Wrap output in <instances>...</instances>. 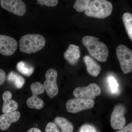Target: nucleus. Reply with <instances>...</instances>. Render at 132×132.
<instances>
[{"label":"nucleus","mask_w":132,"mask_h":132,"mask_svg":"<svg viewBox=\"0 0 132 132\" xmlns=\"http://www.w3.org/2000/svg\"><path fill=\"white\" fill-rule=\"evenodd\" d=\"M16 68L20 73L27 76L31 75L34 70L33 66L24 61L19 62L16 65Z\"/></svg>","instance_id":"nucleus-19"},{"label":"nucleus","mask_w":132,"mask_h":132,"mask_svg":"<svg viewBox=\"0 0 132 132\" xmlns=\"http://www.w3.org/2000/svg\"><path fill=\"white\" fill-rule=\"evenodd\" d=\"M80 132H97L94 127L90 124L82 125L80 129Z\"/></svg>","instance_id":"nucleus-23"},{"label":"nucleus","mask_w":132,"mask_h":132,"mask_svg":"<svg viewBox=\"0 0 132 132\" xmlns=\"http://www.w3.org/2000/svg\"><path fill=\"white\" fill-rule=\"evenodd\" d=\"M94 104V101L92 99L76 98L70 99L67 102L66 108L69 112L76 113L92 108Z\"/></svg>","instance_id":"nucleus-5"},{"label":"nucleus","mask_w":132,"mask_h":132,"mask_svg":"<svg viewBox=\"0 0 132 132\" xmlns=\"http://www.w3.org/2000/svg\"><path fill=\"white\" fill-rule=\"evenodd\" d=\"M45 132H60L56 124L53 122L48 123L45 129Z\"/></svg>","instance_id":"nucleus-22"},{"label":"nucleus","mask_w":132,"mask_h":132,"mask_svg":"<svg viewBox=\"0 0 132 132\" xmlns=\"http://www.w3.org/2000/svg\"><path fill=\"white\" fill-rule=\"evenodd\" d=\"M12 97V94L9 91H6L3 93L2 95L3 103L2 108L3 113L12 112L18 109V104L15 101L11 100Z\"/></svg>","instance_id":"nucleus-14"},{"label":"nucleus","mask_w":132,"mask_h":132,"mask_svg":"<svg viewBox=\"0 0 132 132\" xmlns=\"http://www.w3.org/2000/svg\"><path fill=\"white\" fill-rule=\"evenodd\" d=\"M125 107L122 104H117L114 107L110 119V123L113 129L120 130L125 127Z\"/></svg>","instance_id":"nucleus-9"},{"label":"nucleus","mask_w":132,"mask_h":132,"mask_svg":"<svg viewBox=\"0 0 132 132\" xmlns=\"http://www.w3.org/2000/svg\"><path fill=\"white\" fill-rule=\"evenodd\" d=\"M83 60L86 66L87 71L88 73L93 77H97L101 71V68L100 65L89 55L84 56Z\"/></svg>","instance_id":"nucleus-15"},{"label":"nucleus","mask_w":132,"mask_h":132,"mask_svg":"<svg viewBox=\"0 0 132 132\" xmlns=\"http://www.w3.org/2000/svg\"><path fill=\"white\" fill-rule=\"evenodd\" d=\"M1 6L7 11L15 15L22 16L26 13L27 6L22 1L20 0H1Z\"/></svg>","instance_id":"nucleus-10"},{"label":"nucleus","mask_w":132,"mask_h":132,"mask_svg":"<svg viewBox=\"0 0 132 132\" xmlns=\"http://www.w3.org/2000/svg\"><path fill=\"white\" fill-rule=\"evenodd\" d=\"M122 19L128 35L132 40V14L128 12L123 14Z\"/></svg>","instance_id":"nucleus-18"},{"label":"nucleus","mask_w":132,"mask_h":132,"mask_svg":"<svg viewBox=\"0 0 132 132\" xmlns=\"http://www.w3.org/2000/svg\"><path fill=\"white\" fill-rule=\"evenodd\" d=\"M90 0H76L73 5V8L77 12H85L87 8Z\"/></svg>","instance_id":"nucleus-20"},{"label":"nucleus","mask_w":132,"mask_h":132,"mask_svg":"<svg viewBox=\"0 0 132 132\" xmlns=\"http://www.w3.org/2000/svg\"><path fill=\"white\" fill-rule=\"evenodd\" d=\"M112 10V4L110 2L106 0H90L85 13L89 17L103 19L110 15Z\"/></svg>","instance_id":"nucleus-3"},{"label":"nucleus","mask_w":132,"mask_h":132,"mask_svg":"<svg viewBox=\"0 0 132 132\" xmlns=\"http://www.w3.org/2000/svg\"><path fill=\"white\" fill-rule=\"evenodd\" d=\"M116 132H132V123H130Z\"/></svg>","instance_id":"nucleus-25"},{"label":"nucleus","mask_w":132,"mask_h":132,"mask_svg":"<svg viewBox=\"0 0 132 132\" xmlns=\"http://www.w3.org/2000/svg\"><path fill=\"white\" fill-rule=\"evenodd\" d=\"M18 43L14 38L0 35V53L5 56H10L17 49Z\"/></svg>","instance_id":"nucleus-11"},{"label":"nucleus","mask_w":132,"mask_h":132,"mask_svg":"<svg viewBox=\"0 0 132 132\" xmlns=\"http://www.w3.org/2000/svg\"><path fill=\"white\" fill-rule=\"evenodd\" d=\"M54 123L60 128L61 132L73 131V126L72 124L64 117H56L54 119Z\"/></svg>","instance_id":"nucleus-16"},{"label":"nucleus","mask_w":132,"mask_h":132,"mask_svg":"<svg viewBox=\"0 0 132 132\" xmlns=\"http://www.w3.org/2000/svg\"><path fill=\"white\" fill-rule=\"evenodd\" d=\"M27 132H41L40 129L36 128H32L29 129Z\"/></svg>","instance_id":"nucleus-27"},{"label":"nucleus","mask_w":132,"mask_h":132,"mask_svg":"<svg viewBox=\"0 0 132 132\" xmlns=\"http://www.w3.org/2000/svg\"><path fill=\"white\" fill-rule=\"evenodd\" d=\"M109 85L111 90L113 93H116L118 90V84L114 78L113 77H110L109 79Z\"/></svg>","instance_id":"nucleus-24"},{"label":"nucleus","mask_w":132,"mask_h":132,"mask_svg":"<svg viewBox=\"0 0 132 132\" xmlns=\"http://www.w3.org/2000/svg\"><path fill=\"white\" fill-rule=\"evenodd\" d=\"M57 71L54 69H48L45 74L46 80L43 86L48 95L51 98L57 96L59 93L57 83Z\"/></svg>","instance_id":"nucleus-7"},{"label":"nucleus","mask_w":132,"mask_h":132,"mask_svg":"<svg viewBox=\"0 0 132 132\" xmlns=\"http://www.w3.org/2000/svg\"><path fill=\"white\" fill-rule=\"evenodd\" d=\"M37 4L40 6L45 5L48 7H54L56 6L59 1L57 0H38Z\"/></svg>","instance_id":"nucleus-21"},{"label":"nucleus","mask_w":132,"mask_h":132,"mask_svg":"<svg viewBox=\"0 0 132 132\" xmlns=\"http://www.w3.org/2000/svg\"><path fill=\"white\" fill-rule=\"evenodd\" d=\"M30 88L33 95L27 100V105L31 109H41L44 106V102L38 95L44 93L45 90L43 85L39 82H34L31 84Z\"/></svg>","instance_id":"nucleus-6"},{"label":"nucleus","mask_w":132,"mask_h":132,"mask_svg":"<svg viewBox=\"0 0 132 132\" xmlns=\"http://www.w3.org/2000/svg\"><path fill=\"white\" fill-rule=\"evenodd\" d=\"M116 54L123 73L126 74L131 72L132 50L125 45H120L116 48Z\"/></svg>","instance_id":"nucleus-4"},{"label":"nucleus","mask_w":132,"mask_h":132,"mask_svg":"<svg viewBox=\"0 0 132 132\" xmlns=\"http://www.w3.org/2000/svg\"><path fill=\"white\" fill-rule=\"evenodd\" d=\"M45 38L39 34L26 35L19 41L21 52L28 54L40 51L45 46Z\"/></svg>","instance_id":"nucleus-2"},{"label":"nucleus","mask_w":132,"mask_h":132,"mask_svg":"<svg viewBox=\"0 0 132 132\" xmlns=\"http://www.w3.org/2000/svg\"><path fill=\"white\" fill-rule=\"evenodd\" d=\"M20 116V112L17 111L0 116V129L3 131L7 130L12 123L19 120Z\"/></svg>","instance_id":"nucleus-12"},{"label":"nucleus","mask_w":132,"mask_h":132,"mask_svg":"<svg viewBox=\"0 0 132 132\" xmlns=\"http://www.w3.org/2000/svg\"><path fill=\"white\" fill-rule=\"evenodd\" d=\"M7 79L9 82L17 88H21L24 86L25 79L22 76L14 71H11L8 75Z\"/></svg>","instance_id":"nucleus-17"},{"label":"nucleus","mask_w":132,"mask_h":132,"mask_svg":"<svg viewBox=\"0 0 132 132\" xmlns=\"http://www.w3.org/2000/svg\"><path fill=\"white\" fill-rule=\"evenodd\" d=\"M100 39L91 36H86L82 39L83 45L86 48L90 55L101 62L106 61L109 54L107 46Z\"/></svg>","instance_id":"nucleus-1"},{"label":"nucleus","mask_w":132,"mask_h":132,"mask_svg":"<svg viewBox=\"0 0 132 132\" xmlns=\"http://www.w3.org/2000/svg\"><path fill=\"white\" fill-rule=\"evenodd\" d=\"M80 55L79 47L73 44H70L64 53V56L69 64L75 65L78 63Z\"/></svg>","instance_id":"nucleus-13"},{"label":"nucleus","mask_w":132,"mask_h":132,"mask_svg":"<svg viewBox=\"0 0 132 132\" xmlns=\"http://www.w3.org/2000/svg\"><path fill=\"white\" fill-rule=\"evenodd\" d=\"M6 79V75L5 71L0 69V86L2 85Z\"/></svg>","instance_id":"nucleus-26"},{"label":"nucleus","mask_w":132,"mask_h":132,"mask_svg":"<svg viewBox=\"0 0 132 132\" xmlns=\"http://www.w3.org/2000/svg\"><path fill=\"white\" fill-rule=\"evenodd\" d=\"M100 88L96 83H91L87 86L80 87L74 90V95L76 98L94 99L101 94Z\"/></svg>","instance_id":"nucleus-8"}]
</instances>
